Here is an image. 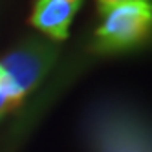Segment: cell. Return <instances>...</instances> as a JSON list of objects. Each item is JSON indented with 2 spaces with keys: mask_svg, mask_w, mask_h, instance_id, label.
Returning a JSON list of instances; mask_svg holds the SVG:
<instances>
[{
  "mask_svg": "<svg viewBox=\"0 0 152 152\" xmlns=\"http://www.w3.org/2000/svg\"><path fill=\"white\" fill-rule=\"evenodd\" d=\"M86 130L94 152H150L148 126L130 108L101 106L92 112Z\"/></svg>",
  "mask_w": 152,
  "mask_h": 152,
  "instance_id": "cell-1",
  "label": "cell"
},
{
  "mask_svg": "<svg viewBox=\"0 0 152 152\" xmlns=\"http://www.w3.org/2000/svg\"><path fill=\"white\" fill-rule=\"evenodd\" d=\"M95 31V50L101 53L126 51L145 42L150 31L152 9L148 0H128L101 13Z\"/></svg>",
  "mask_w": 152,
  "mask_h": 152,
  "instance_id": "cell-2",
  "label": "cell"
},
{
  "mask_svg": "<svg viewBox=\"0 0 152 152\" xmlns=\"http://www.w3.org/2000/svg\"><path fill=\"white\" fill-rule=\"evenodd\" d=\"M53 59L55 50L40 40H28L26 44L11 51L0 62L7 81V94L24 99V95L48 72Z\"/></svg>",
  "mask_w": 152,
  "mask_h": 152,
  "instance_id": "cell-3",
  "label": "cell"
},
{
  "mask_svg": "<svg viewBox=\"0 0 152 152\" xmlns=\"http://www.w3.org/2000/svg\"><path fill=\"white\" fill-rule=\"evenodd\" d=\"M81 4L83 0H37L31 13V24L51 39L64 40Z\"/></svg>",
  "mask_w": 152,
  "mask_h": 152,
  "instance_id": "cell-4",
  "label": "cell"
},
{
  "mask_svg": "<svg viewBox=\"0 0 152 152\" xmlns=\"http://www.w3.org/2000/svg\"><path fill=\"white\" fill-rule=\"evenodd\" d=\"M22 103V99H18L15 95H9L4 90H0V117L7 112H13L18 108V104Z\"/></svg>",
  "mask_w": 152,
  "mask_h": 152,
  "instance_id": "cell-5",
  "label": "cell"
},
{
  "mask_svg": "<svg viewBox=\"0 0 152 152\" xmlns=\"http://www.w3.org/2000/svg\"><path fill=\"white\" fill-rule=\"evenodd\" d=\"M123 2H128V0H97V4H99V11H106V9H110L117 4H123Z\"/></svg>",
  "mask_w": 152,
  "mask_h": 152,
  "instance_id": "cell-6",
  "label": "cell"
},
{
  "mask_svg": "<svg viewBox=\"0 0 152 152\" xmlns=\"http://www.w3.org/2000/svg\"><path fill=\"white\" fill-rule=\"evenodd\" d=\"M4 88H6V73L0 68V90H4Z\"/></svg>",
  "mask_w": 152,
  "mask_h": 152,
  "instance_id": "cell-7",
  "label": "cell"
}]
</instances>
